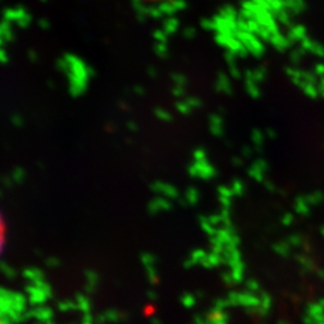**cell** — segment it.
<instances>
[{"mask_svg":"<svg viewBox=\"0 0 324 324\" xmlns=\"http://www.w3.org/2000/svg\"><path fill=\"white\" fill-rule=\"evenodd\" d=\"M27 301L28 298L21 293L2 288V317L12 323L22 322L26 319L24 313L27 312Z\"/></svg>","mask_w":324,"mask_h":324,"instance_id":"6da1fadb","label":"cell"},{"mask_svg":"<svg viewBox=\"0 0 324 324\" xmlns=\"http://www.w3.org/2000/svg\"><path fill=\"white\" fill-rule=\"evenodd\" d=\"M26 292L28 294V300L33 306H40L52 295V289L45 278L28 284L26 287Z\"/></svg>","mask_w":324,"mask_h":324,"instance_id":"7a4b0ae2","label":"cell"},{"mask_svg":"<svg viewBox=\"0 0 324 324\" xmlns=\"http://www.w3.org/2000/svg\"><path fill=\"white\" fill-rule=\"evenodd\" d=\"M189 173L192 177L202 178V179H211L216 175V171L207 160H202V161H195L190 166Z\"/></svg>","mask_w":324,"mask_h":324,"instance_id":"3957f363","label":"cell"},{"mask_svg":"<svg viewBox=\"0 0 324 324\" xmlns=\"http://www.w3.org/2000/svg\"><path fill=\"white\" fill-rule=\"evenodd\" d=\"M53 317V311L51 310L50 307L47 306H36L33 310H27V312L24 313V318H35L38 319L40 323H46V322H51Z\"/></svg>","mask_w":324,"mask_h":324,"instance_id":"277c9868","label":"cell"},{"mask_svg":"<svg viewBox=\"0 0 324 324\" xmlns=\"http://www.w3.org/2000/svg\"><path fill=\"white\" fill-rule=\"evenodd\" d=\"M151 190H153L154 192L159 193V195H163L165 197H167V198H178V196H179V192H178V190L175 189L173 185L167 183H162V181H156V183H154L153 185H151Z\"/></svg>","mask_w":324,"mask_h":324,"instance_id":"5b68a950","label":"cell"},{"mask_svg":"<svg viewBox=\"0 0 324 324\" xmlns=\"http://www.w3.org/2000/svg\"><path fill=\"white\" fill-rule=\"evenodd\" d=\"M171 208H172L171 202L167 201V199L162 198V197L153 199V201L148 204V210H149L150 214H157L160 213V211L171 210Z\"/></svg>","mask_w":324,"mask_h":324,"instance_id":"8992f818","label":"cell"},{"mask_svg":"<svg viewBox=\"0 0 324 324\" xmlns=\"http://www.w3.org/2000/svg\"><path fill=\"white\" fill-rule=\"evenodd\" d=\"M205 256H207V253L203 250H195L191 253V256L186 259V262L184 263V265H185V268H191L192 265L198 264V263L201 264L202 260L205 258Z\"/></svg>","mask_w":324,"mask_h":324,"instance_id":"52a82bcc","label":"cell"},{"mask_svg":"<svg viewBox=\"0 0 324 324\" xmlns=\"http://www.w3.org/2000/svg\"><path fill=\"white\" fill-rule=\"evenodd\" d=\"M120 318H122V314H120L116 310H107L106 312L100 314L98 317L99 323L104 324L106 322H118Z\"/></svg>","mask_w":324,"mask_h":324,"instance_id":"ba28073f","label":"cell"},{"mask_svg":"<svg viewBox=\"0 0 324 324\" xmlns=\"http://www.w3.org/2000/svg\"><path fill=\"white\" fill-rule=\"evenodd\" d=\"M221 262H222L221 255H219V253L211 252V253H209V255L205 256V258L202 260L201 264L204 266V268H214V266L219 265Z\"/></svg>","mask_w":324,"mask_h":324,"instance_id":"9c48e42d","label":"cell"},{"mask_svg":"<svg viewBox=\"0 0 324 324\" xmlns=\"http://www.w3.org/2000/svg\"><path fill=\"white\" fill-rule=\"evenodd\" d=\"M23 276L27 278V280L32 281V282H35V281L39 280H44L45 275L40 269L36 268H28L23 271Z\"/></svg>","mask_w":324,"mask_h":324,"instance_id":"30bf717a","label":"cell"},{"mask_svg":"<svg viewBox=\"0 0 324 324\" xmlns=\"http://www.w3.org/2000/svg\"><path fill=\"white\" fill-rule=\"evenodd\" d=\"M86 277H87L86 290L88 293H93L94 289H95L96 284H98V274L93 270H87Z\"/></svg>","mask_w":324,"mask_h":324,"instance_id":"8fae6325","label":"cell"},{"mask_svg":"<svg viewBox=\"0 0 324 324\" xmlns=\"http://www.w3.org/2000/svg\"><path fill=\"white\" fill-rule=\"evenodd\" d=\"M76 302H77V306L82 311V312L83 313L90 312V301L86 295H83V294L76 295Z\"/></svg>","mask_w":324,"mask_h":324,"instance_id":"7c38bea8","label":"cell"},{"mask_svg":"<svg viewBox=\"0 0 324 324\" xmlns=\"http://www.w3.org/2000/svg\"><path fill=\"white\" fill-rule=\"evenodd\" d=\"M201 227L202 229L207 234L210 235V237H214L215 234H216L217 229L215 228V226L213 223L210 222V221L208 220V217H202L201 219Z\"/></svg>","mask_w":324,"mask_h":324,"instance_id":"4fadbf2b","label":"cell"},{"mask_svg":"<svg viewBox=\"0 0 324 324\" xmlns=\"http://www.w3.org/2000/svg\"><path fill=\"white\" fill-rule=\"evenodd\" d=\"M210 125L211 132H213L215 136H221V132H222V130H221V118L217 116L211 117Z\"/></svg>","mask_w":324,"mask_h":324,"instance_id":"5bb4252c","label":"cell"},{"mask_svg":"<svg viewBox=\"0 0 324 324\" xmlns=\"http://www.w3.org/2000/svg\"><path fill=\"white\" fill-rule=\"evenodd\" d=\"M185 197H186V201H187V203H189V204L195 205L199 199V192L197 191L196 189H193V187H190V189L187 190L185 193Z\"/></svg>","mask_w":324,"mask_h":324,"instance_id":"9a60e30c","label":"cell"},{"mask_svg":"<svg viewBox=\"0 0 324 324\" xmlns=\"http://www.w3.org/2000/svg\"><path fill=\"white\" fill-rule=\"evenodd\" d=\"M58 308L63 312H66V311H71V310H77V302L70 301V300H64L58 302Z\"/></svg>","mask_w":324,"mask_h":324,"instance_id":"2e32d148","label":"cell"},{"mask_svg":"<svg viewBox=\"0 0 324 324\" xmlns=\"http://www.w3.org/2000/svg\"><path fill=\"white\" fill-rule=\"evenodd\" d=\"M181 302L187 308L192 307L196 304V296L191 294V293H185V294L181 296Z\"/></svg>","mask_w":324,"mask_h":324,"instance_id":"e0dca14e","label":"cell"},{"mask_svg":"<svg viewBox=\"0 0 324 324\" xmlns=\"http://www.w3.org/2000/svg\"><path fill=\"white\" fill-rule=\"evenodd\" d=\"M11 178L15 183H22L24 178H26V172H24V169L22 168H16L14 172H12Z\"/></svg>","mask_w":324,"mask_h":324,"instance_id":"ac0fdd59","label":"cell"},{"mask_svg":"<svg viewBox=\"0 0 324 324\" xmlns=\"http://www.w3.org/2000/svg\"><path fill=\"white\" fill-rule=\"evenodd\" d=\"M2 268H3V274H4L8 278H10V280H12V278L16 276V270H15L14 268H11L10 265L5 264L4 263V264L2 265Z\"/></svg>","mask_w":324,"mask_h":324,"instance_id":"d6986e66","label":"cell"},{"mask_svg":"<svg viewBox=\"0 0 324 324\" xmlns=\"http://www.w3.org/2000/svg\"><path fill=\"white\" fill-rule=\"evenodd\" d=\"M142 263H143L145 268L154 265V263H155V257L150 255V253H144V255H142Z\"/></svg>","mask_w":324,"mask_h":324,"instance_id":"ffe728a7","label":"cell"},{"mask_svg":"<svg viewBox=\"0 0 324 324\" xmlns=\"http://www.w3.org/2000/svg\"><path fill=\"white\" fill-rule=\"evenodd\" d=\"M227 306H229L227 299H217V300L214 302V308H217V310H225Z\"/></svg>","mask_w":324,"mask_h":324,"instance_id":"44dd1931","label":"cell"},{"mask_svg":"<svg viewBox=\"0 0 324 324\" xmlns=\"http://www.w3.org/2000/svg\"><path fill=\"white\" fill-rule=\"evenodd\" d=\"M147 272H148V277L150 278V282L151 283L155 282L156 278H157V275H156V270H155V268H154V265L147 266Z\"/></svg>","mask_w":324,"mask_h":324,"instance_id":"7402d4cb","label":"cell"},{"mask_svg":"<svg viewBox=\"0 0 324 324\" xmlns=\"http://www.w3.org/2000/svg\"><path fill=\"white\" fill-rule=\"evenodd\" d=\"M193 157H195V161H202V160H207V154L203 149H197L193 153Z\"/></svg>","mask_w":324,"mask_h":324,"instance_id":"603a6c76","label":"cell"},{"mask_svg":"<svg viewBox=\"0 0 324 324\" xmlns=\"http://www.w3.org/2000/svg\"><path fill=\"white\" fill-rule=\"evenodd\" d=\"M156 116H157V118H159V119L165 120V122H168V120L172 119L171 114H169L168 112L162 111V110H157L156 111Z\"/></svg>","mask_w":324,"mask_h":324,"instance_id":"cb8c5ba5","label":"cell"},{"mask_svg":"<svg viewBox=\"0 0 324 324\" xmlns=\"http://www.w3.org/2000/svg\"><path fill=\"white\" fill-rule=\"evenodd\" d=\"M208 220L210 221L211 223H213L214 226H216V225H219V223L222 222V217H221V215H211V216H209L208 217Z\"/></svg>","mask_w":324,"mask_h":324,"instance_id":"d4e9b609","label":"cell"},{"mask_svg":"<svg viewBox=\"0 0 324 324\" xmlns=\"http://www.w3.org/2000/svg\"><path fill=\"white\" fill-rule=\"evenodd\" d=\"M59 259L56 258V257H51V258H48L46 260V264L48 266H51V268H56V266L59 265Z\"/></svg>","mask_w":324,"mask_h":324,"instance_id":"484cf974","label":"cell"},{"mask_svg":"<svg viewBox=\"0 0 324 324\" xmlns=\"http://www.w3.org/2000/svg\"><path fill=\"white\" fill-rule=\"evenodd\" d=\"M82 324H94V318L90 314V312L83 314V319H82Z\"/></svg>","mask_w":324,"mask_h":324,"instance_id":"4316f807","label":"cell"},{"mask_svg":"<svg viewBox=\"0 0 324 324\" xmlns=\"http://www.w3.org/2000/svg\"><path fill=\"white\" fill-rule=\"evenodd\" d=\"M219 193H220V197H228V198H229V197L232 196V192L229 191V190L225 186L219 187Z\"/></svg>","mask_w":324,"mask_h":324,"instance_id":"83f0119b","label":"cell"},{"mask_svg":"<svg viewBox=\"0 0 324 324\" xmlns=\"http://www.w3.org/2000/svg\"><path fill=\"white\" fill-rule=\"evenodd\" d=\"M220 202L222 203V205L226 209L229 207V199H228V197H220Z\"/></svg>","mask_w":324,"mask_h":324,"instance_id":"f1b7e54d","label":"cell"},{"mask_svg":"<svg viewBox=\"0 0 324 324\" xmlns=\"http://www.w3.org/2000/svg\"><path fill=\"white\" fill-rule=\"evenodd\" d=\"M223 281H225L226 283H232V278L233 276L231 274H223Z\"/></svg>","mask_w":324,"mask_h":324,"instance_id":"f546056e","label":"cell"},{"mask_svg":"<svg viewBox=\"0 0 324 324\" xmlns=\"http://www.w3.org/2000/svg\"><path fill=\"white\" fill-rule=\"evenodd\" d=\"M148 296H149V299L150 300H155V299L157 298V295H156V293L155 292H148Z\"/></svg>","mask_w":324,"mask_h":324,"instance_id":"4dcf8cb0","label":"cell"},{"mask_svg":"<svg viewBox=\"0 0 324 324\" xmlns=\"http://www.w3.org/2000/svg\"><path fill=\"white\" fill-rule=\"evenodd\" d=\"M12 322H10V320L9 319H6V318H3L2 317V324H11Z\"/></svg>","mask_w":324,"mask_h":324,"instance_id":"1f68e13d","label":"cell"},{"mask_svg":"<svg viewBox=\"0 0 324 324\" xmlns=\"http://www.w3.org/2000/svg\"><path fill=\"white\" fill-rule=\"evenodd\" d=\"M151 324H161V323H160V320L157 318H153L151 319Z\"/></svg>","mask_w":324,"mask_h":324,"instance_id":"d6a6232c","label":"cell"},{"mask_svg":"<svg viewBox=\"0 0 324 324\" xmlns=\"http://www.w3.org/2000/svg\"><path fill=\"white\" fill-rule=\"evenodd\" d=\"M40 324H53L52 322H46V323H40Z\"/></svg>","mask_w":324,"mask_h":324,"instance_id":"836d02e7","label":"cell"}]
</instances>
